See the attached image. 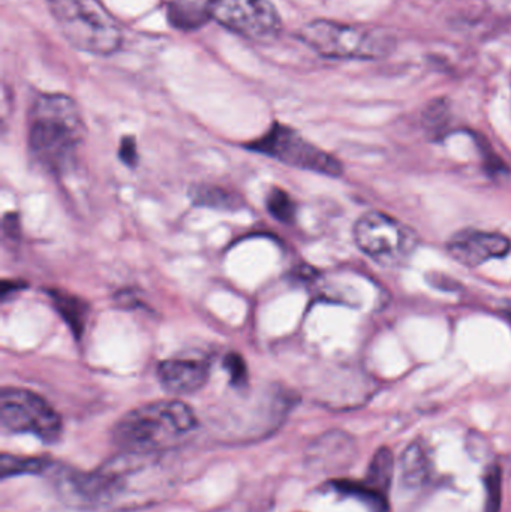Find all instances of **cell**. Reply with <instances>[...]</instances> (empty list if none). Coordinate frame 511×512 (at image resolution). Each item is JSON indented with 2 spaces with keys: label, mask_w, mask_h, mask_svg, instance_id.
I'll use <instances>...</instances> for the list:
<instances>
[{
  "label": "cell",
  "mask_w": 511,
  "mask_h": 512,
  "mask_svg": "<svg viewBox=\"0 0 511 512\" xmlns=\"http://www.w3.org/2000/svg\"><path fill=\"white\" fill-rule=\"evenodd\" d=\"M84 137L86 125L74 99L62 93H44L33 101L27 144L48 173H69L77 164Z\"/></svg>",
  "instance_id": "cell-1"
},
{
  "label": "cell",
  "mask_w": 511,
  "mask_h": 512,
  "mask_svg": "<svg viewBox=\"0 0 511 512\" xmlns=\"http://www.w3.org/2000/svg\"><path fill=\"white\" fill-rule=\"evenodd\" d=\"M198 421L179 400L147 403L123 415L113 429L114 444L125 453L156 456L185 441Z\"/></svg>",
  "instance_id": "cell-2"
},
{
  "label": "cell",
  "mask_w": 511,
  "mask_h": 512,
  "mask_svg": "<svg viewBox=\"0 0 511 512\" xmlns=\"http://www.w3.org/2000/svg\"><path fill=\"white\" fill-rule=\"evenodd\" d=\"M300 39L327 59L377 60L396 47L392 33L363 24L314 20L300 29Z\"/></svg>",
  "instance_id": "cell-3"
},
{
  "label": "cell",
  "mask_w": 511,
  "mask_h": 512,
  "mask_svg": "<svg viewBox=\"0 0 511 512\" xmlns=\"http://www.w3.org/2000/svg\"><path fill=\"white\" fill-rule=\"evenodd\" d=\"M48 6L69 44L78 50L110 56L122 45V29L99 0H48Z\"/></svg>",
  "instance_id": "cell-4"
},
{
  "label": "cell",
  "mask_w": 511,
  "mask_h": 512,
  "mask_svg": "<svg viewBox=\"0 0 511 512\" xmlns=\"http://www.w3.org/2000/svg\"><path fill=\"white\" fill-rule=\"evenodd\" d=\"M245 147L299 170L330 177H339L344 173V167L335 156L309 143L296 129L284 123H273L260 138L251 141Z\"/></svg>",
  "instance_id": "cell-5"
},
{
  "label": "cell",
  "mask_w": 511,
  "mask_h": 512,
  "mask_svg": "<svg viewBox=\"0 0 511 512\" xmlns=\"http://www.w3.org/2000/svg\"><path fill=\"white\" fill-rule=\"evenodd\" d=\"M0 424L11 433L33 435L44 444H56L62 436V418L39 394L26 388H3Z\"/></svg>",
  "instance_id": "cell-6"
},
{
  "label": "cell",
  "mask_w": 511,
  "mask_h": 512,
  "mask_svg": "<svg viewBox=\"0 0 511 512\" xmlns=\"http://www.w3.org/2000/svg\"><path fill=\"white\" fill-rule=\"evenodd\" d=\"M354 240L360 251L384 267L404 264L417 248L413 230L380 212L366 213L356 222Z\"/></svg>",
  "instance_id": "cell-7"
},
{
  "label": "cell",
  "mask_w": 511,
  "mask_h": 512,
  "mask_svg": "<svg viewBox=\"0 0 511 512\" xmlns=\"http://www.w3.org/2000/svg\"><path fill=\"white\" fill-rule=\"evenodd\" d=\"M207 11L231 32L258 44L275 41L282 20L272 0H207Z\"/></svg>",
  "instance_id": "cell-8"
},
{
  "label": "cell",
  "mask_w": 511,
  "mask_h": 512,
  "mask_svg": "<svg viewBox=\"0 0 511 512\" xmlns=\"http://www.w3.org/2000/svg\"><path fill=\"white\" fill-rule=\"evenodd\" d=\"M510 249L511 242L503 234L479 230L461 231L447 245V251L453 259L471 268L492 259L504 258Z\"/></svg>",
  "instance_id": "cell-9"
},
{
  "label": "cell",
  "mask_w": 511,
  "mask_h": 512,
  "mask_svg": "<svg viewBox=\"0 0 511 512\" xmlns=\"http://www.w3.org/2000/svg\"><path fill=\"white\" fill-rule=\"evenodd\" d=\"M159 384L165 391L171 394L197 393L209 381L210 367L206 361L192 360V358H173L159 363L158 370Z\"/></svg>",
  "instance_id": "cell-10"
},
{
  "label": "cell",
  "mask_w": 511,
  "mask_h": 512,
  "mask_svg": "<svg viewBox=\"0 0 511 512\" xmlns=\"http://www.w3.org/2000/svg\"><path fill=\"white\" fill-rule=\"evenodd\" d=\"M432 475V459L425 442L416 441L402 454L401 483L405 489L417 490L425 486Z\"/></svg>",
  "instance_id": "cell-11"
},
{
  "label": "cell",
  "mask_w": 511,
  "mask_h": 512,
  "mask_svg": "<svg viewBox=\"0 0 511 512\" xmlns=\"http://www.w3.org/2000/svg\"><path fill=\"white\" fill-rule=\"evenodd\" d=\"M189 198L197 207L216 210H240L245 206L242 195L233 189L218 185H195L189 189Z\"/></svg>",
  "instance_id": "cell-12"
},
{
  "label": "cell",
  "mask_w": 511,
  "mask_h": 512,
  "mask_svg": "<svg viewBox=\"0 0 511 512\" xmlns=\"http://www.w3.org/2000/svg\"><path fill=\"white\" fill-rule=\"evenodd\" d=\"M393 454L387 448H381L375 453L372 459L371 466H369L368 474H366V481L363 486L374 493L378 499L386 502L387 495H389L390 484H392L393 477Z\"/></svg>",
  "instance_id": "cell-13"
},
{
  "label": "cell",
  "mask_w": 511,
  "mask_h": 512,
  "mask_svg": "<svg viewBox=\"0 0 511 512\" xmlns=\"http://www.w3.org/2000/svg\"><path fill=\"white\" fill-rule=\"evenodd\" d=\"M48 295L63 321L69 325L74 336L80 339L86 327L87 313H89L86 301L65 291H50Z\"/></svg>",
  "instance_id": "cell-14"
},
{
  "label": "cell",
  "mask_w": 511,
  "mask_h": 512,
  "mask_svg": "<svg viewBox=\"0 0 511 512\" xmlns=\"http://www.w3.org/2000/svg\"><path fill=\"white\" fill-rule=\"evenodd\" d=\"M266 207L270 215L281 224H294L297 206L290 194L281 188L270 189L266 197Z\"/></svg>",
  "instance_id": "cell-15"
},
{
  "label": "cell",
  "mask_w": 511,
  "mask_h": 512,
  "mask_svg": "<svg viewBox=\"0 0 511 512\" xmlns=\"http://www.w3.org/2000/svg\"><path fill=\"white\" fill-rule=\"evenodd\" d=\"M209 17L207 8H198L194 3L176 2L170 5L171 24L179 29H195Z\"/></svg>",
  "instance_id": "cell-16"
},
{
  "label": "cell",
  "mask_w": 511,
  "mask_h": 512,
  "mask_svg": "<svg viewBox=\"0 0 511 512\" xmlns=\"http://www.w3.org/2000/svg\"><path fill=\"white\" fill-rule=\"evenodd\" d=\"M47 468V463L39 459H21V457L2 456V478L20 474H41Z\"/></svg>",
  "instance_id": "cell-17"
},
{
  "label": "cell",
  "mask_w": 511,
  "mask_h": 512,
  "mask_svg": "<svg viewBox=\"0 0 511 512\" xmlns=\"http://www.w3.org/2000/svg\"><path fill=\"white\" fill-rule=\"evenodd\" d=\"M501 507V471L494 466L486 475V511L500 512Z\"/></svg>",
  "instance_id": "cell-18"
},
{
  "label": "cell",
  "mask_w": 511,
  "mask_h": 512,
  "mask_svg": "<svg viewBox=\"0 0 511 512\" xmlns=\"http://www.w3.org/2000/svg\"><path fill=\"white\" fill-rule=\"evenodd\" d=\"M224 367L228 375H230L231 385L242 388L248 384V367H246L242 355L236 354V352H230V354L225 357Z\"/></svg>",
  "instance_id": "cell-19"
},
{
  "label": "cell",
  "mask_w": 511,
  "mask_h": 512,
  "mask_svg": "<svg viewBox=\"0 0 511 512\" xmlns=\"http://www.w3.org/2000/svg\"><path fill=\"white\" fill-rule=\"evenodd\" d=\"M119 158L120 161H122L123 164L128 165V167H137L138 147L137 141H135V138L132 137V135H126V137H123L122 141H120Z\"/></svg>",
  "instance_id": "cell-20"
},
{
  "label": "cell",
  "mask_w": 511,
  "mask_h": 512,
  "mask_svg": "<svg viewBox=\"0 0 511 512\" xmlns=\"http://www.w3.org/2000/svg\"><path fill=\"white\" fill-rule=\"evenodd\" d=\"M26 288L23 282H18V280H3L2 283V301L8 300L12 294H17V292L23 291Z\"/></svg>",
  "instance_id": "cell-21"
},
{
  "label": "cell",
  "mask_w": 511,
  "mask_h": 512,
  "mask_svg": "<svg viewBox=\"0 0 511 512\" xmlns=\"http://www.w3.org/2000/svg\"><path fill=\"white\" fill-rule=\"evenodd\" d=\"M506 315H507V318H509L511 321V304H509V306H507Z\"/></svg>",
  "instance_id": "cell-22"
}]
</instances>
